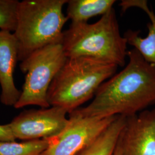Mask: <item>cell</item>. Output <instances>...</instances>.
<instances>
[{
	"label": "cell",
	"instance_id": "6da1fadb",
	"mask_svg": "<svg viewBox=\"0 0 155 155\" xmlns=\"http://www.w3.org/2000/svg\"><path fill=\"white\" fill-rule=\"evenodd\" d=\"M127 65L101 84L92 102L74 111L82 117L132 116L155 104V66L135 48Z\"/></svg>",
	"mask_w": 155,
	"mask_h": 155
},
{
	"label": "cell",
	"instance_id": "7a4b0ae2",
	"mask_svg": "<svg viewBox=\"0 0 155 155\" xmlns=\"http://www.w3.org/2000/svg\"><path fill=\"white\" fill-rule=\"evenodd\" d=\"M118 67L89 57L67 58L48 89L50 105L70 114L94 98L101 84L116 73Z\"/></svg>",
	"mask_w": 155,
	"mask_h": 155
},
{
	"label": "cell",
	"instance_id": "3957f363",
	"mask_svg": "<svg viewBox=\"0 0 155 155\" xmlns=\"http://www.w3.org/2000/svg\"><path fill=\"white\" fill-rule=\"evenodd\" d=\"M127 42L120 33L114 8L93 24L71 23L63 31L61 45L67 58L89 57L124 67Z\"/></svg>",
	"mask_w": 155,
	"mask_h": 155
},
{
	"label": "cell",
	"instance_id": "277c9868",
	"mask_svg": "<svg viewBox=\"0 0 155 155\" xmlns=\"http://www.w3.org/2000/svg\"><path fill=\"white\" fill-rule=\"evenodd\" d=\"M67 0H24L18 2L13 35L22 61L36 50L61 43L68 18L63 12Z\"/></svg>",
	"mask_w": 155,
	"mask_h": 155
},
{
	"label": "cell",
	"instance_id": "5b68a950",
	"mask_svg": "<svg viewBox=\"0 0 155 155\" xmlns=\"http://www.w3.org/2000/svg\"><path fill=\"white\" fill-rule=\"evenodd\" d=\"M61 43L47 45L32 52L20 64L26 73L22 92L16 109L29 105L41 108L51 107L47 93L53 79L66 61Z\"/></svg>",
	"mask_w": 155,
	"mask_h": 155
},
{
	"label": "cell",
	"instance_id": "8992f818",
	"mask_svg": "<svg viewBox=\"0 0 155 155\" xmlns=\"http://www.w3.org/2000/svg\"><path fill=\"white\" fill-rule=\"evenodd\" d=\"M116 117H87L72 111L61 132L45 139L48 145L41 155H77L97 139Z\"/></svg>",
	"mask_w": 155,
	"mask_h": 155
},
{
	"label": "cell",
	"instance_id": "52a82bcc",
	"mask_svg": "<svg viewBox=\"0 0 155 155\" xmlns=\"http://www.w3.org/2000/svg\"><path fill=\"white\" fill-rule=\"evenodd\" d=\"M67 112L51 106L22 112L9 125L16 139L34 140L49 138L61 132L68 122Z\"/></svg>",
	"mask_w": 155,
	"mask_h": 155
},
{
	"label": "cell",
	"instance_id": "ba28073f",
	"mask_svg": "<svg viewBox=\"0 0 155 155\" xmlns=\"http://www.w3.org/2000/svg\"><path fill=\"white\" fill-rule=\"evenodd\" d=\"M119 143L122 155H155V108L126 117Z\"/></svg>",
	"mask_w": 155,
	"mask_h": 155
},
{
	"label": "cell",
	"instance_id": "9c48e42d",
	"mask_svg": "<svg viewBox=\"0 0 155 155\" xmlns=\"http://www.w3.org/2000/svg\"><path fill=\"white\" fill-rule=\"evenodd\" d=\"M17 61L18 46L13 33L0 31V100L5 105L14 106L21 95L13 79Z\"/></svg>",
	"mask_w": 155,
	"mask_h": 155
},
{
	"label": "cell",
	"instance_id": "30bf717a",
	"mask_svg": "<svg viewBox=\"0 0 155 155\" xmlns=\"http://www.w3.org/2000/svg\"><path fill=\"white\" fill-rule=\"evenodd\" d=\"M125 122V117L117 116L97 139L76 155H113Z\"/></svg>",
	"mask_w": 155,
	"mask_h": 155
},
{
	"label": "cell",
	"instance_id": "8fae6325",
	"mask_svg": "<svg viewBox=\"0 0 155 155\" xmlns=\"http://www.w3.org/2000/svg\"><path fill=\"white\" fill-rule=\"evenodd\" d=\"M115 0H70L67 4V17L71 23L88 22L90 18L103 16L113 8Z\"/></svg>",
	"mask_w": 155,
	"mask_h": 155
},
{
	"label": "cell",
	"instance_id": "7c38bea8",
	"mask_svg": "<svg viewBox=\"0 0 155 155\" xmlns=\"http://www.w3.org/2000/svg\"><path fill=\"white\" fill-rule=\"evenodd\" d=\"M145 13L150 21L147 24V36L141 38L139 31L130 29L124 33V36L127 40V45L133 46L146 61L155 66V13L150 9Z\"/></svg>",
	"mask_w": 155,
	"mask_h": 155
},
{
	"label": "cell",
	"instance_id": "4fadbf2b",
	"mask_svg": "<svg viewBox=\"0 0 155 155\" xmlns=\"http://www.w3.org/2000/svg\"><path fill=\"white\" fill-rule=\"evenodd\" d=\"M48 145L46 139L23 142L0 141V155H41Z\"/></svg>",
	"mask_w": 155,
	"mask_h": 155
},
{
	"label": "cell",
	"instance_id": "5bb4252c",
	"mask_svg": "<svg viewBox=\"0 0 155 155\" xmlns=\"http://www.w3.org/2000/svg\"><path fill=\"white\" fill-rule=\"evenodd\" d=\"M18 2L17 0H0V31H15Z\"/></svg>",
	"mask_w": 155,
	"mask_h": 155
},
{
	"label": "cell",
	"instance_id": "9a60e30c",
	"mask_svg": "<svg viewBox=\"0 0 155 155\" xmlns=\"http://www.w3.org/2000/svg\"><path fill=\"white\" fill-rule=\"evenodd\" d=\"M121 8V11L125 12L130 8H138L143 11H147L150 9L148 1L146 0H123L120 4Z\"/></svg>",
	"mask_w": 155,
	"mask_h": 155
},
{
	"label": "cell",
	"instance_id": "2e32d148",
	"mask_svg": "<svg viewBox=\"0 0 155 155\" xmlns=\"http://www.w3.org/2000/svg\"><path fill=\"white\" fill-rule=\"evenodd\" d=\"M16 140L9 124L0 125V141H15Z\"/></svg>",
	"mask_w": 155,
	"mask_h": 155
},
{
	"label": "cell",
	"instance_id": "e0dca14e",
	"mask_svg": "<svg viewBox=\"0 0 155 155\" xmlns=\"http://www.w3.org/2000/svg\"><path fill=\"white\" fill-rule=\"evenodd\" d=\"M113 155H122V151H121V148L120 147V144L119 143V141L117 145L115 151L113 153Z\"/></svg>",
	"mask_w": 155,
	"mask_h": 155
},
{
	"label": "cell",
	"instance_id": "ac0fdd59",
	"mask_svg": "<svg viewBox=\"0 0 155 155\" xmlns=\"http://www.w3.org/2000/svg\"></svg>",
	"mask_w": 155,
	"mask_h": 155
}]
</instances>
